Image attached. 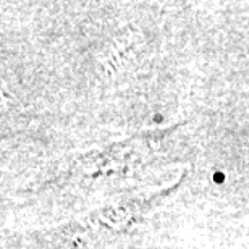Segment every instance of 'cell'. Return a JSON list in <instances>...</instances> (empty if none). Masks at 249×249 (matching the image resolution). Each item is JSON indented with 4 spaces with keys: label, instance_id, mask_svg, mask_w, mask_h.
<instances>
[{
    "label": "cell",
    "instance_id": "obj_1",
    "mask_svg": "<svg viewBox=\"0 0 249 249\" xmlns=\"http://www.w3.org/2000/svg\"><path fill=\"white\" fill-rule=\"evenodd\" d=\"M215 180H217V181H223V177H222V173H217Z\"/></svg>",
    "mask_w": 249,
    "mask_h": 249
}]
</instances>
